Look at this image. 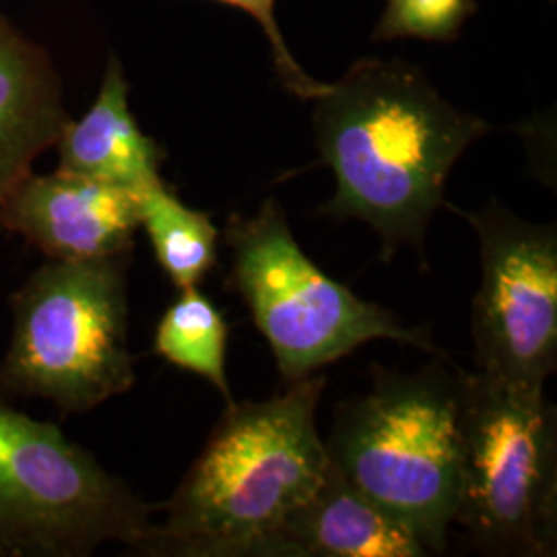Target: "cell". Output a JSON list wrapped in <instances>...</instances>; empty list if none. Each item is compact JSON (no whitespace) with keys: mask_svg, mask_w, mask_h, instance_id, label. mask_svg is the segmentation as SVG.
<instances>
[{"mask_svg":"<svg viewBox=\"0 0 557 557\" xmlns=\"http://www.w3.org/2000/svg\"><path fill=\"white\" fill-rule=\"evenodd\" d=\"M460 481L455 522L481 552L557 549V413L543 388L460 370Z\"/></svg>","mask_w":557,"mask_h":557,"instance_id":"cell-5","label":"cell"},{"mask_svg":"<svg viewBox=\"0 0 557 557\" xmlns=\"http://www.w3.org/2000/svg\"><path fill=\"white\" fill-rule=\"evenodd\" d=\"M225 244L232 252L230 285L246 301L287 382L317 374L379 338L444 356L428 331L400 324L386 308L324 275L299 248L277 200H264L255 215H232Z\"/></svg>","mask_w":557,"mask_h":557,"instance_id":"cell-6","label":"cell"},{"mask_svg":"<svg viewBox=\"0 0 557 557\" xmlns=\"http://www.w3.org/2000/svg\"><path fill=\"white\" fill-rule=\"evenodd\" d=\"M215 2L238 7L259 21L267 40L271 44L273 62H275V69H277L278 77L283 81L285 89H289L301 100H314L326 89L329 83L312 79L292 57L287 44L278 32L277 21H275V0H215Z\"/></svg>","mask_w":557,"mask_h":557,"instance_id":"cell-16","label":"cell"},{"mask_svg":"<svg viewBox=\"0 0 557 557\" xmlns=\"http://www.w3.org/2000/svg\"><path fill=\"white\" fill-rule=\"evenodd\" d=\"M475 11L478 0H386L374 40H455Z\"/></svg>","mask_w":557,"mask_h":557,"instance_id":"cell-15","label":"cell"},{"mask_svg":"<svg viewBox=\"0 0 557 557\" xmlns=\"http://www.w3.org/2000/svg\"><path fill=\"white\" fill-rule=\"evenodd\" d=\"M475 230L481 281L471 333L478 372L545 388L557 366L556 223H533L492 205L458 211Z\"/></svg>","mask_w":557,"mask_h":557,"instance_id":"cell-8","label":"cell"},{"mask_svg":"<svg viewBox=\"0 0 557 557\" xmlns=\"http://www.w3.org/2000/svg\"><path fill=\"white\" fill-rule=\"evenodd\" d=\"M277 556L423 557L425 543L405 522L366 498L329 467L317 490L285 518L275 539Z\"/></svg>","mask_w":557,"mask_h":557,"instance_id":"cell-10","label":"cell"},{"mask_svg":"<svg viewBox=\"0 0 557 557\" xmlns=\"http://www.w3.org/2000/svg\"><path fill=\"white\" fill-rule=\"evenodd\" d=\"M151 506L62 434L0 395V552L11 556H89L120 541L153 554Z\"/></svg>","mask_w":557,"mask_h":557,"instance_id":"cell-7","label":"cell"},{"mask_svg":"<svg viewBox=\"0 0 557 557\" xmlns=\"http://www.w3.org/2000/svg\"><path fill=\"white\" fill-rule=\"evenodd\" d=\"M59 170L139 193L160 178L163 151L140 131L128 106L122 64L110 57L100 94L83 119L62 126L57 145Z\"/></svg>","mask_w":557,"mask_h":557,"instance_id":"cell-12","label":"cell"},{"mask_svg":"<svg viewBox=\"0 0 557 557\" xmlns=\"http://www.w3.org/2000/svg\"><path fill=\"white\" fill-rule=\"evenodd\" d=\"M66 122L52 60L0 17V199L57 145Z\"/></svg>","mask_w":557,"mask_h":557,"instance_id":"cell-11","label":"cell"},{"mask_svg":"<svg viewBox=\"0 0 557 557\" xmlns=\"http://www.w3.org/2000/svg\"><path fill=\"white\" fill-rule=\"evenodd\" d=\"M153 347L172 366L209 380L225 405L234 400L225 376L227 324L199 287L180 289L178 299L161 317Z\"/></svg>","mask_w":557,"mask_h":557,"instance_id":"cell-14","label":"cell"},{"mask_svg":"<svg viewBox=\"0 0 557 557\" xmlns=\"http://www.w3.org/2000/svg\"><path fill=\"white\" fill-rule=\"evenodd\" d=\"M436 356L416 374L376 370L368 395L338 405L326 455L366 498L444 554L460 481V370Z\"/></svg>","mask_w":557,"mask_h":557,"instance_id":"cell-3","label":"cell"},{"mask_svg":"<svg viewBox=\"0 0 557 557\" xmlns=\"http://www.w3.org/2000/svg\"><path fill=\"white\" fill-rule=\"evenodd\" d=\"M139 227L137 193L62 170L29 172L0 199V230L50 260L128 257Z\"/></svg>","mask_w":557,"mask_h":557,"instance_id":"cell-9","label":"cell"},{"mask_svg":"<svg viewBox=\"0 0 557 557\" xmlns=\"http://www.w3.org/2000/svg\"><path fill=\"white\" fill-rule=\"evenodd\" d=\"M128 257L50 260L11 298L13 338L0 361V395L38 397L64 416L133 388Z\"/></svg>","mask_w":557,"mask_h":557,"instance_id":"cell-4","label":"cell"},{"mask_svg":"<svg viewBox=\"0 0 557 557\" xmlns=\"http://www.w3.org/2000/svg\"><path fill=\"white\" fill-rule=\"evenodd\" d=\"M326 379L289 382L269 400L227 403L168 499L153 554L277 556L285 518L319 485L329 455L317 430Z\"/></svg>","mask_w":557,"mask_h":557,"instance_id":"cell-2","label":"cell"},{"mask_svg":"<svg viewBox=\"0 0 557 557\" xmlns=\"http://www.w3.org/2000/svg\"><path fill=\"white\" fill-rule=\"evenodd\" d=\"M139 223L163 273L178 287H199L218 260L220 230L202 211L186 207L163 180L137 193Z\"/></svg>","mask_w":557,"mask_h":557,"instance_id":"cell-13","label":"cell"},{"mask_svg":"<svg viewBox=\"0 0 557 557\" xmlns=\"http://www.w3.org/2000/svg\"><path fill=\"white\" fill-rule=\"evenodd\" d=\"M312 101L320 158L337 180L322 213L368 223L386 259L398 246L421 250L450 170L490 124L400 60H358Z\"/></svg>","mask_w":557,"mask_h":557,"instance_id":"cell-1","label":"cell"}]
</instances>
